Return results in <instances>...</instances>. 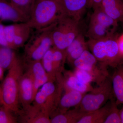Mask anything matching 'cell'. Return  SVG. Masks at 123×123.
Returning a JSON list of instances; mask_svg holds the SVG:
<instances>
[{
    "instance_id": "1",
    "label": "cell",
    "mask_w": 123,
    "mask_h": 123,
    "mask_svg": "<svg viewBox=\"0 0 123 123\" xmlns=\"http://www.w3.org/2000/svg\"><path fill=\"white\" fill-rule=\"evenodd\" d=\"M116 33L104 38L92 39L89 48L99 63L105 67L117 68L123 63V57L117 42Z\"/></svg>"
},
{
    "instance_id": "2",
    "label": "cell",
    "mask_w": 123,
    "mask_h": 123,
    "mask_svg": "<svg viewBox=\"0 0 123 123\" xmlns=\"http://www.w3.org/2000/svg\"><path fill=\"white\" fill-rule=\"evenodd\" d=\"M65 14L60 2L53 0H36L27 23L33 30H39L56 22Z\"/></svg>"
},
{
    "instance_id": "3",
    "label": "cell",
    "mask_w": 123,
    "mask_h": 123,
    "mask_svg": "<svg viewBox=\"0 0 123 123\" xmlns=\"http://www.w3.org/2000/svg\"><path fill=\"white\" fill-rule=\"evenodd\" d=\"M23 62L19 59L8 71L1 86L2 105L16 115L21 113L19 109L18 82L23 74Z\"/></svg>"
},
{
    "instance_id": "4",
    "label": "cell",
    "mask_w": 123,
    "mask_h": 123,
    "mask_svg": "<svg viewBox=\"0 0 123 123\" xmlns=\"http://www.w3.org/2000/svg\"><path fill=\"white\" fill-rule=\"evenodd\" d=\"M56 22L49 26L34 30L25 44V59L27 61H41L49 50L53 46L52 32Z\"/></svg>"
},
{
    "instance_id": "5",
    "label": "cell",
    "mask_w": 123,
    "mask_h": 123,
    "mask_svg": "<svg viewBox=\"0 0 123 123\" xmlns=\"http://www.w3.org/2000/svg\"><path fill=\"white\" fill-rule=\"evenodd\" d=\"M79 22L66 14L62 16L56 22L52 32L53 47L65 50L80 32Z\"/></svg>"
},
{
    "instance_id": "6",
    "label": "cell",
    "mask_w": 123,
    "mask_h": 123,
    "mask_svg": "<svg viewBox=\"0 0 123 123\" xmlns=\"http://www.w3.org/2000/svg\"><path fill=\"white\" fill-rule=\"evenodd\" d=\"M85 94L81 102L76 107L84 113L98 110L104 105L113 95L111 77L109 76L102 84Z\"/></svg>"
},
{
    "instance_id": "7",
    "label": "cell",
    "mask_w": 123,
    "mask_h": 123,
    "mask_svg": "<svg viewBox=\"0 0 123 123\" xmlns=\"http://www.w3.org/2000/svg\"><path fill=\"white\" fill-rule=\"evenodd\" d=\"M118 22L109 17L101 7L94 9L87 34L89 39L104 38L116 33Z\"/></svg>"
},
{
    "instance_id": "8",
    "label": "cell",
    "mask_w": 123,
    "mask_h": 123,
    "mask_svg": "<svg viewBox=\"0 0 123 123\" xmlns=\"http://www.w3.org/2000/svg\"><path fill=\"white\" fill-rule=\"evenodd\" d=\"M49 81L44 84L36 93L33 105L41 108L50 115L57 108L58 103L63 90L61 82Z\"/></svg>"
},
{
    "instance_id": "9",
    "label": "cell",
    "mask_w": 123,
    "mask_h": 123,
    "mask_svg": "<svg viewBox=\"0 0 123 123\" xmlns=\"http://www.w3.org/2000/svg\"><path fill=\"white\" fill-rule=\"evenodd\" d=\"M18 93L19 103L23 110H25L31 105L34 99L33 80L27 72L23 74L20 77Z\"/></svg>"
},
{
    "instance_id": "10",
    "label": "cell",
    "mask_w": 123,
    "mask_h": 123,
    "mask_svg": "<svg viewBox=\"0 0 123 123\" xmlns=\"http://www.w3.org/2000/svg\"><path fill=\"white\" fill-rule=\"evenodd\" d=\"M27 72L33 80L34 98L40 87L49 81H54L46 73L41 61L28 62Z\"/></svg>"
},
{
    "instance_id": "11",
    "label": "cell",
    "mask_w": 123,
    "mask_h": 123,
    "mask_svg": "<svg viewBox=\"0 0 123 123\" xmlns=\"http://www.w3.org/2000/svg\"><path fill=\"white\" fill-rule=\"evenodd\" d=\"M58 79L61 82L64 90H73L86 93L90 92L94 88L91 84L81 81L72 71H65L64 76L61 75Z\"/></svg>"
},
{
    "instance_id": "12",
    "label": "cell",
    "mask_w": 123,
    "mask_h": 123,
    "mask_svg": "<svg viewBox=\"0 0 123 123\" xmlns=\"http://www.w3.org/2000/svg\"><path fill=\"white\" fill-rule=\"evenodd\" d=\"M21 112V121L26 123H50V116L41 108L35 105L30 106Z\"/></svg>"
},
{
    "instance_id": "13",
    "label": "cell",
    "mask_w": 123,
    "mask_h": 123,
    "mask_svg": "<svg viewBox=\"0 0 123 123\" xmlns=\"http://www.w3.org/2000/svg\"><path fill=\"white\" fill-rule=\"evenodd\" d=\"M65 92L61 95L57 108L53 113L64 112L71 108L76 107L80 103L86 94L73 90H65Z\"/></svg>"
},
{
    "instance_id": "14",
    "label": "cell",
    "mask_w": 123,
    "mask_h": 123,
    "mask_svg": "<svg viewBox=\"0 0 123 123\" xmlns=\"http://www.w3.org/2000/svg\"><path fill=\"white\" fill-rule=\"evenodd\" d=\"M88 48L87 42L80 32L65 50L66 60L73 65L74 62Z\"/></svg>"
},
{
    "instance_id": "15",
    "label": "cell",
    "mask_w": 123,
    "mask_h": 123,
    "mask_svg": "<svg viewBox=\"0 0 123 123\" xmlns=\"http://www.w3.org/2000/svg\"><path fill=\"white\" fill-rule=\"evenodd\" d=\"M27 22L28 20L20 13L7 0H0V22Z\"/></svg>"
},
{
    "instance_id": "16",
    "label": "cell",
    "mask_w": 123,
    "mask_h": 123,
    "mask_svg": "<svg viewBox=\"0 0 123 123\" xmlns=\"http://www.w3.org/2000/svg\"><path fill=\"white\" fill-rule=\"evenodd\" d=\"M88 0H60L61 4L67 15L80 21L86 8Z\"/></svg>"
},
{
    "instance_id": "17",
    "label": "cell",
    "mask_w": 123,
    "mask_h": 123,
    "mask_svg": "<svg viewBox=\"0 0 123 123\" xmlns=\"http://www.w3.org/2000/svg\"><path fill=\"white\" fill-rule=\"evenodd\" d=\"M101 8L113 20L123 23V0H103Z\"/></svg>"
},
{
    "instance_id": "18",
    "label": "cell",
    "mask_w": 123,
    "mask_h": 123,
    "mask_svg": "<svg viewBox=\"0 0 123 123\" xmlns=\"http://www.w3.org/2000/svg\"><path fill=\"white\" fill-rule=\"evenodd\" d=\"M85 113L79 111L77 108L64 112H55L51 115V123H77Z\"/></svg>"
},
{
    "instance_id": "19",
    "label": "cell",
    "mask_w": 123,
    "mask_h": 123,
    "mask_svg": "<svg viewBox=\"0 0 123 123\" xmlns=\"http://www.w3.org/2000/svg\"><path fill=\"white\" fill-rule=\"evenodd\" d=\"M111 102H108L99 109L86 113L77 123H104L110 110Z\"/></svg>"
},
{
    "instance_id": "20",
    "label": "cell",
    "mask_w": 123,
    "mask_h": 123,
    "mask_svg": "<svg viewBox=\"0 0 123 123\" xmlns=\"http://www.w3.org/2000/svg\"><path fill=\"white\" fill-rule=\"evenodd\" d=\"M111 78L112 92L117 104H123V72L121 66L117 68Z\"/></svg>"
},
{
    "instance_id": "21",
    "label": "cell",
    "mask_w": 123,
    "mask_h": 123,
    "mask_svg": "<svg viewBox=\"0 0 123 123\" xmlns=\"http://www.w3.org/2000/svg\"><path fill=\"white\" fill-rule=\"evenodd\" d=\"M19 59L14 49L0 46V67L3 70H8Z\"/></svg>"
},
{
    "instance_id": "22",
    "label": "cell",
    "mask_w": 123,
    "mask_h": 123,
    "mask_svg": "<svg viewBox=\"0 0 123 123\" xmlns=\"http://www.w3.org/2000/svg\"><path fill=\"white\" fill-rule=\"evenodd\" d=\"M99 63L91 52L86 50L74 62V68L89 70L99 65Z\"/></svg>"
},
{
    "instance_id": "23",
    "label": "cell",
    "mask_w": 123,
    "mask_h": 123,
    "mask_svg": "<svg viewBox=\"0 0 123 123\" xmlns=\"http://www.w3.org/2000/svg\"><path fill=\"white\" fill-rule=\"evenodd\" d=\"M73 72L81 81L86 84L94 82L99 86L104 81L102 77L92 71L75 68Z\"/></svg>"
},
{
    "instance_id": "24",
    "label": "cell",
    "mask_w": 123,
    "mask_h": 123,
    "mask_svg": "<svg viewBox=\"0 0 123 123\" xmlns=\"http://www.w3.org/2000/svg\"><path fill=\"white\" fill-rule=\"evenodd\" d=\"M20 13L29 20L36 0H7Z\"/></svg>"
},
{
    "instance_id": "25",
    "label": "cell",
    "mask_w": 123,
    "mask_h": 123,
    "mask_svg": "<svg viewBox=\"0 0 123 123\" xmlns=\"http://www.w3.org/2000/svg\"><path fill=\"white\" fill-rule=\"evenodd\" d=\"M27 22L15 23L14 24L5 26V36L9 47L14 49L13 40L17 33L24 28Z\"/></svg>"
},
{
    "instance_id": "26",
    "label": "cell",
    "mask_w": 123,
    "mask_h": 123,
    "mask_svg": "<svg viewBox=\"0 0 123 123\" xmlns=\"http://www.w3.org/2000/svg\"><path fill=\"white\" fill-rule=\"evenodd\" d=\"M66 60L65 50H62L53 47L52 61L57 76L64 71V65ZM56 76V77H57Z\"/></svg>"
},
{
    "instance_id": "27",
    "label": "cell",
    "mask_w": 123,
    "mask_h": 123,
    "mask_svg": "<svg viewBox=\"0 0 123 123\" xmlns=\"http://www.w3.org/2000/svg\"><path fill=\"white\" fill-rule=\"evenodd\" d=\"M53 47L51 48L44 54L41 61L46 73L51 79L54 81H55L56 80L57 74L52 63Z\"/></svg>"
},
{
    "instance_id": "28",
    "label": "cell",
    "mask_w": 123,
    "mask_h": 123,
    "mask_svg": "<svg viewBox=\"0 0 123 123\" xmlns=\"http://www.w3.org/2000/svg\"><path fill=\"white\" fill-rule=\"evenodd\" d=\"M33 30L27 23L26 26L17 33L14 38V50L24 46L30 37Z\"/></svg>"
},
{
    "instance_id": "29",
    "label": "cell",
    "mask_w": 123,
    "mask_h": 123,
    "mask_svg": "<svg viewBox=\"0 0 123 123\" xmlns=\"http://www.w3.org/2000/svg\"><path fill=\"white\" fill-rule=\"evenodd\" d=\"M110 100L111 102L110 110L104 123H121L120 110L118 108L114 94Z\"/></svg>"
},
{
    "instance_id": "30",
    "label": "cell",
    "mask_w": 123,
    "mask_h": 123,
    "mask_svg": "<svg viewBox=\"0 0 123 123\" xmlns=\"http://www.w3.org/2000/svg\"><path fill=\"white\" fill-rule=\"evenodd\" d=\"M15 114L2 105L0 107V123H17Z\"/></svg>"
},
{
    "instance_id": "31",
    "label": "cell",
    "mask_w": 123,
    "mask_h": 123,
    "mask_svg": "<svg viewBox=\"0 0 123 123\" xmlns=\"http://www.w3.org/2000/svg\"><path fill=\"white\" fill-rule=\"evenodd\" d=\"M4 28L5 25L0 22V46L9 47L5 36Z\"/></svg>"
},
{
    "instance_id": "32",
    "label": "cell",
    "mask_w": 123,
    "mask_h": 123,
    "mask_svg": "<svg viewBox=\"0 0 123 123\" xmlns=\"http://www.w3.org/2000/svg\"><path fill=\"white\" fill-rule=\"evenodd\" d=\"M103 0H88V7L93 9L101 7Z\"/></svg>"
},
{
    "instance_id": "33",
    "label": "cell",
    "mask_w": 123,
    "mask_h": 123,
    "mask_svg": "<svg viewBox=\"0 0 123 123\" xmlns=\"http://www.w3.org/2000/svg\"><path fill=\"white\" fill-rule=\"evenodd\" d=\"M117 42L120 52L123 57V33L118 36Z\"/></svg>"
},
{
    "instance_id": "34",
    "label": "cell",
    "mask_w": 123,
    "mask_h": 123,
    "mask_svg": "<svg viewBox=\"0 0 123 123\" xmlns=\"http://www.w3.org/2000/svg\"><path fill=\"white\" fill-rule=\"evenodd\" d=\"M120 114L121 123H123V107L122 108L121 110H120Z\"/></svg>"
},
{
    "instance_id": "35",
    "label": "cell",
    "mask_w": 123,
    "mask_h": 123,
    "mask_svg": "<svg viewBox=\"0 0 123 123\" xmlns=\"http://www.w3.org/2000/svg\"><path fill=\"white\" fill-rule=\"evenodd\" d=\"M3 71L4 70L0 67V80L2 79L3 76Z\"/></svg>"
},
{
    "instance_id": "36",
    "label": "cell",
    "mask_w": 123,
    "mask_h": 123,
    "mask_svg": "<svg viewBox=\"0 0 123 123\" xmlns=\"http://www.w3.org/2000/svg\"><path fill=\"white\" fill-rule=\"evenodd\" d=\"M2 105V103H1V96H0V107Z\"/></svg>"
},
{
    "instance_id": "37",
    "label": "cell",
    "mask_w": 123,
    "mask_h": 123,
    "mask_svg": "<svg viewBox=\"0 0 123 123\" xmlns=\"http://www.w3.org/2000/svg\"><path fill=\"white\" fill-rule=\"evenodd\" d=\"M0 96H1V86H0Z\"/></svg>"
},
{
    "instance_id": "38",
    "label": "cell",
    "mask_w": 123,
    "mask_h": 123,
    "mask_svg": "<svg viewBox=\"0 0 123 123\" xmlns=\"http://www.w3.org/2000/svg\"><path fill=\"white\" fill-rule=\"evenodd\" d=\"M53 0L55 1H57V2H60V0Z\"/></svg>"
},
{
    "instance_id": "39",
    "label": "cell",
    "mask_w": 123,
    "mask_h": 123,
    "mask_svg": "<svg viewBox=\"0 0 123 123\" xmlns=\"http://www.w3.org/2000/svg\"><path fill=\"white\" fill-rule=\"evenodd\" d=\"M121 68H122V70H123V66H121Z\"/></svg>"
}]
</instances>
